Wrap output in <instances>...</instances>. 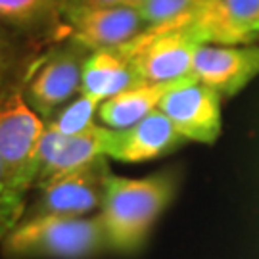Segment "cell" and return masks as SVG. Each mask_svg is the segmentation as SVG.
Listing matches in <instances>:
<instances>
[{"label": "cell", "mask_w": 259, "mask_h": 259, "mask_svg": "<svg viewBox=\"0 0 259 259\" xmlns=\"http://www.w3.org/2000/svg\"><path fill=\"white\" fill-rule=\"evenodd\" d=\"M146 0H58L60 14L64 8H81V6H133L140 8Z\"/></svg>", "instance_id": "obj_20"}, {"label": "cell", "mask_w": 259, "mask_h": 259, "mask_svg": "<svg viewBox=\"0 0 259 259\" xmlns=\"http://www.w3.org/2000/svg\"><path fill=\"white\" fill-rule=\"evenodd\" d=\"M89 54V48L67 38L38 58L25 73L23 96L45 121L81 93L83 64Z\"/></svg>", "instance_id": "obj_5"}, {"label": "cell", "mask_w": 259, "mask_h": 259, "mask_svg": "<svg viewBox=\"0 0 259 259\" xmlns=\"http://www.w3.org/2000/svg\"><path fill=\"white\" fill-rule=\"evenodd\" d=\"M205 45L192 23L146 27L119 47L144 84H165L192 75L196 50Z\"/></svg>", "instance_id": "obj_4"}, {"label": "cell", "mask_w": 259, "mask_h": 259, "mask_svg": "<svg viewBox=\"0 0 259 259\" xmlns=\"http://www.w3.org/2000/svg\"><path fill=\"white\" fill-rule=\"evenodd\" d=\"M64 35L84 48H117L146 29L140 8L133 6H81L62 10Z\"/></svg>", "instance_id": "obj_8"}, {"label": "cell", "mask_w": 259, "mask_h": 259, "mask_svg": "<svg viewBox=\"0 0 259 259\" xmlns=\"http://www.w3.org/2000/svg\"><path fill=\"white\" fill-rule=\"evenodd\" d=\"M21 54L16 40L10 33V27L0 23V93L14 87V81L19 73Z\"/></svg>", "instance_id": "obj_19"}, {"label": "cell", "mask_w": 259, "mask_h": 259, "mask_svg": "<svg viewBox=\"0 0 259 259\" xmlns=\"http://www.w3.org/2000/svg\"><path fill=\"white\" fill-rule=\"evenodd\" d=\"M144 84L139 73L131 65L129 58L117 48L93 50L83 64L81 93L93 96L96 100H110L123 91Z\"/></svg>", "instance_id": "obj_13"}, {"label": "cell", "mask_w": 259, "mask_h": 259, "mask_svg": "<svg viewBox=\"0 0 259 259\" xmlns=\"http://www.w3.org/2000/svg\"><path fill=\"white\" fill-rule=\"evenodd\" d=\"M100 104L102 102L93 96L79 93L75 100L67 102L58 111H54V115L48 117L45 125L48 131L58 133V135H65V137L79 135L94 125V115H98Z\"/></svg>", "instance_id": "obj_16"}, {"label": "cell", "mask_w": 259, "mask_h": 259, "mask_svg": "<svg viewBox=\"0 0 259 259\" xmlns=\"http://www.w3.org/2000/svg\"><path fill=\"white\" fill-rule=\"evenodd\" d=\"M27 207V196H23L10 183L4 165L0 161V244L23 217Z\"/></svg>", "instance_id": "obj_18"}, {"label": "cell", "mask_w": 259, "mask_h": 259, "mask_svg": "<svg viewBox=\"0 0 259 259\" xmlns=\"http://www.w3.org/2000/svg\"><path fill=\"white\" fill-rule=\"evenodd\" d=\"M175 83V81H173ZM173 83L165 84H139L129 91H123L110 100H104L98 108V117L110 129H127L131 125L144 119L150 111L159 106L167 89Z\"/></svg>", "instance_id": "obj_14"}, {"label": "cell", "mask_w": 259, "mask_h": 259, "mask_svg": "<svg viewBox=\"0 0 259 259\" xmlns=\"http://www.w3.org/2000/svg\"><path fill=\"white\" fill-rule=\"evenodd\" d=\"M110 251L100 215H47L21 221L2 240L8 259H93Z\"/></svg>", "instance_id": "obj_2"}, {"label": "cell", "mask_w": 259, "mask_h": 259, "mask_svg": "<svg viewBox=\"0 0 259 259\" xmlns=\"http://www.w3.org/2000/svg\"><path fill=\"white\" fill-rule=\"evenodd\" d=\"M205 0H146L140 14L146 27H163L177 23H190Z\"/></svg>", "instance_id": "obj_17"}, {"label": "cell", "mask_w": 259, "mask_h": 259, "mask_svg": "<svg viewBox=\"0 0 259 259\" xmlns=\"http://www.w3.org/2000/svg\"><path fill=\"white\" fill-rule=\"evenodd\" d=\"M0 23L29 35H64L58 0H0Z\"/></svg>", "instance_id": "obj_15"}, {"label": "cell", "mask_w": 259, "mask_h": 259, "mask_svg": "<svg viewBox=\"0 0 259 259\" xmlns=\"http://www.w3.org/2000/svg\"><path fill=\"white\" fill-rule=\"evenodd\" d=\"M221 98L192 73L171 84L157 108L186 140L213 144L221 135Z\"/></svg>", "instance_id": "obj_7"}, {"label": "cell", "mask_w": 259, "mask_h": 259, "mask_svg": "<svg viewBox=\"0 0 259 259\" xmlns=\"http://www.w3.org/2000/svg\"><path fill=\"white\" fill-rule=\"evenodd\" d=\"M111 175L110 157H96L91 163L38 188L37 200L27 204L21 219L47 215L84 217L96 209L100 211Z\"/></svg>", "instance_id": "obj_6"}, {"label": "cell", "mask_w": 259, "mask_h": 259, "mask_svg": "<svg viewBox=\"0 0 259 259\" xmlns=\"http://www.w3.org/2000/svg\"><path fill=\"white\" fill-rule=\"evenodd\" d=\"M190 23L205 45H257L259 0H205Z\"/></svg>", "instance_id": "obj_12"}, {"label": "cell", "mask_w": 259, "mask_h": 259, "mask_svg": "<svg viewBox=\"0 0 259 259\" xmlns=\"http://www.w3.org/2000/svg\"><path fill=\"white\" fill-rule=\"evenodd\" d=\"M179 177L161 171L144 179L111 175L100 207L110 251L129 255L142 248L157 217L177 194Z\"/></svg>", "instance_id": "obj_1"}, {"label": "cell", "mask_w": 259, "mask_h": 259, "mask_svg": "<svg viewBox=\"0 0 259 259\" xmlns=\"http://www.w3.org/2000/svg\"><path fill=\"white\" fill-rule=\"evenodd\" d=\"M45 121L27 104L23 83L0 93V161L10 183L23 196L35 185Z\"/></svg>", "instance_id": "obj_3"}, {"label": "cell", "mask_w": 259, "mask_h": 259, "mask_svg": "<svg viewBox=\"0 0 259 259\" xmlns=\"http://www.w3.org/2000/svg\"><path fill=\"white\" fill-rule=\"evenodd\" d=\"M185 140L171 119L156 108L127 129H110L106 156L125 163H140L171 154Z\"/></svg>", "instance_id": "obj_11"}, {"label": "cell", "mask_w": 259, "mask_h": 259, "mask_svg": "<svg viewBox=\"0 0 259 259\" xmlns=\"http://www.w3.org/2000/svg\"><path fill=\"white\" fill-rule=\"evenodd\" d=\"M110 127L96 125L79 135H58L45 129L38 148V173L33 188H42L52 181L71 173L79 167L91 163L93 159L106 156ZM108 157V156H106Z\"/></svg>", "instance_id": "obj_10"}, {"label": "cell", "mask_w": 259, "mask_h": 259, "mask_svg": "<svg viewBox=\"0 0 259 259\" xmlns=\"http://www.w3.org/2000/svg\"><path fill=\"white\" fill-rule=\"evenodd\" d=\"M192 73L231 98L259 77V45H202L194 54Z\"/></svg>", "instance_id": "obj_9"}]
</instances>
